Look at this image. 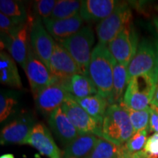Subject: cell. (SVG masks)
Here are the masks:
<instances>
[{
    "label": "cell",
    "mask_w": 158,
    "mask_h": 158,
    "mask_svg": "<svg viewBox=\"0 0 158 158\" xmlns=\"http://www.w3.org/2000/svg\"><path fill=\"white\" fill-rule=\"evenodd\" d=\"M117 62L107 45L99 43L92 50L88 69V77L97 88L99 94L109 102L113 94L114 67Z\"/></svg>",
    "instance_id": "cell-1"
},
{
    "label": "cell",
    "mask_w": 158,
    "mask_h": 158,
    "mask_svg": "<svg viewBox=\"0 0 158 158\" xmlns=\"http://www.w3.org/2000/svg\"><path fill=\"white\" fill-rule=\"evenodd\" d=\"M102 139L121 147L134 134L129 114L123 102L108 106L102 124Z\"/></svg>",
    "instance_id": "cell-2"
},
{
    "label": "cell",
    "mask_w": 158,
    "mask_h": 158,
    "mask_svg": "<svg viewBox=\"0 0 158 158\" xmlns=\"http://www.w3.org/2000/svg\"><path fill=\"white\" fill-rule=\"evenodd\" d=\"M157 84L158 75H140L130 79L123 98L125 107L136 110L149 108Z\"/></svg>",
    "instance_id": "cell-3"
},
{
    "label": "cell",
    "mask_w": 158,
    "mask_h": 158,
    "mask_svg": "<svg viewBox=\"0 0 158 158\" xmlns=\"http://www.w3.org/2000/svg\"><path fill=\"white\" fill-rule=\"evenodd\" d=\"M94 34L90 26L83 27L76 34L59 42L68 51L80 69L81 74L88 76V69L94 43Z\"/></svg>",
    "instance_id": "cell-4"
},
{
    "label": "cell",
    "mask_w": 158,
    "mask_h": 158,
    "mask_svg": "<svg viewBox=\"0 0 158 158\" xmlns=\"http://www.w3.org/2000/svg\"><path fill=\"white\" fill-rule=\"evenodd\" d=\"M131 10L126 3H119L109 16L100 21L96 27L99 43L107 45L130 23Z\"/></svg>",
    "instance_id": "cell-5"
},
{
    "label": "cell",
    "mask_w": 158,
    "mask_h": 158,
    "mask_svg": "<svg viewBox=\"0 0 158 158\" xmlns=\"http://www.w3.org/2000/svg\"><path fill=\"white\" fill-rule=\"evenodd\" d=\"M62 108L79 135H94L102 138L101 122L90 116L72 96L64 102Z\"/></svg>",
    "instance_id": "cell-6"
},
{
    "label": "cell",
    "mask_w": 158,
    "mask_h": 158,
    "mask_svg": "<svg viewBox=\"0 0 158 158\" xmlns=\"http://www.w3.org/2000/svg\"><path fill=\"white\" fill-rule=\"evenodd\" d=\"M128 82L133 77L144 74L158 75L157 52L156 45L148 40L138 44L135 56L127 66Z\"/></svg>",
    "instance_id": "cell-7"
},
{
    "label": "cell",
    "mask_w": 158,
    "mask_h": 158,
    "mask_svg": "<svg viewBox=\"0 0 158 158\" xmlns=\"http://www.w3.org/2000/svg\"><path fill=\"white\" fill-rule=\"evenodd\" d=\"M138 47V36L129 23L108 43V48L118 64L127 67Z\"/></svg>",
    "instance_id": "cell-8"
},
{
    "label": "cell",
    "mask_w": 158,
    "mask_h": 158,
    "mask_svg": "<svg viewBox=\"0 0 158 158\" xmlns=\"http://www.w3.org/2000/svg\"><path fill=\"white\" fill-rule=\"evenodd\" d=\"M23 70L28 78L34 98L43 89L58 79L51 74L46 65L37 58L30 45Z\"/></svg>",
    "instance_id": "cell-9"
},
{
    "label": "cell",
    "mask_w": 158,
    "mask_h": 158,
    "mask_svg": "<svg viewBox=\"0 0 158 158\" xmlns=\"http://www.w3.org/2000/svg\"><path fill=\"white\" fill-rule=\"evenodd\" d=\"M29 39L30 46L34 54L47 68H50V59L55 42L52 36L43 27L40 18L37 17L33 20L29 31Z\"/></svg>",
    "instance_id": "cell-10"
},
{
    "label": "cell",
    "mask_w": 158,
    "mask_h": 158,
    "mask_svg": "<svg viewBox=\"0 0 158 158\" xmlns=\"http://www.w3.org/2000/svg\"><path fill=\"white\" fill-rule=\"evenodd\" d=\"M64 81L57 80L43 89L35 97L37 109L43 114H51L70 98Z\"/></svg>",
    "instance_id": "cell-11"
},
{
    "label": "cell",
    "mask_w": 158,
    "mask_h": 158,
    "mask_svg": "<svg viewBox=\"0 0 158 158\" xmlns=\"http://www.w3.org/2000/svg\"><path fill=\"white\" fill-rule=\"evenodd\" d=\"M49 70L55 78L66 81L77 74H81L76 62L62 45L55 43L50 59Z\"/></svg>",
    "instance_id": "cell-12"
},
{
    "label": "cell",
    "mask_w": 158,
    "mask_h": 158,
    "mask_svg": "<svg viewBox=\"0 0 158 158\" xmlns=\"http://www.w3.org/2000/svg\"><path fill=\"white\" fill-rule=\"evenodd\" d=\"M31 19L27 23L14 35L6 38L1 39L2 46L6 48L10 56L23 69L28 56L29 46L28 45V31L31 27Z\"/></svg>",
    "instance_id": "cell-13"
},
{
    "label": "cell",
    "mask_w": 158,
    "mask_h": 158,
    "mask_svg": "<svg viewBox=\"0 0 158 158\" xmlns=\"http://www.w3.org/2000/svg\"><path fill=\"white\" fill-rule=\"evenodd\" d=\"M26 144L35 148L41 155L48 158H62L60 149L55 143L48 128L43 124H35Z\"/></svg>",
    "instance_id": "cell-14"
},
{
    "label": "cell",
    "mask_w": 158,
    "mask_h": 158,
    "mask_svg": "<svg viewBox=\"0 0 158 158\" xmlns=\"http://www.w3.org/2000/svg\"><path fill=\"white\" fill-rule=\"evenodd\" d=\"M45 29L58 42L76 34L82 28L84 20L80 14L66 19L55 20L51 18L42 20Z\"/></svg>",
    "instance_id": "cell-15"
},
{
    "label": "cell",
    "mask_w": 158,
    "mask_h": 158,
    "mask_svg": "<svg viewBox=\"0 0 158 158\" xmlns=\"http://www.w3.org/2000/svg\"><path fill=\"white\" fill-rule=\"evenodd\" d=\"M31 118H20L6 125L0 134L1 144H26L34 127Z\"/></svg>",
    "instance_id": "cell-16"
},
{
    "label": "cell",
    "mask_w": 158,
    "mask_h": 158,
    "mask_svg": "<svg viewBox=\"0 0 158 158\" xmlns=\"http://www.w3.org/2000/svg\"><path fill=\"white\" fill-rule=\"evenodd\" d=\"M119 3L114 0H84L79 14L84 21H101L109 16Z\"/></svg>",
    "instance_id": "cell-17"
},
{
    "label": "cell",
    "mask_w": 158,
    "mask_h": 158,
    "mask_svg": "<svg viewBox=\"0 0 158 158\" xmlns=\"http://www.w3.org/2000/svg\"><path fill=\"white\" fill-rule=\"evenodd\" d=\"M48 123L51 130L64 145L68 146L80 135L73 124L63 111L62 107L57 108L50 114Z\"/></svg>",
    "instance_id": "cell-18"
},
{
    "label": "cell",
    "mask_w": 158,
    "mask_h": 158,
    "mask_svg": "<svg viewBox=\"0 0 158 158\" xmlns=\"http://www.w3.org/2000/svg\"><path fill=\"white\" fill-rule=\"evenodd\" d=\"M99 138L94 135H78L66 146L63 152L64 158H84L95 147Z\"/></svg>",
    "instance_id": "cell-19"
},
{
    "label": "cell",
    "mask_w": 158,
    "mask_h": 158,
    "mask_svg": "<svg viewBox=\"0 0 158 158\" xmlns=\"http://www.w3.org/2000/svg\"><path fill=\"white\" fill-rule=\"evenodd\" d=\"M15 61L10 55L5 51L0 54V81L2 84L11 87L21 89L22 87L21 77L19 73Z\"/></svg>",
    "instance_id": "cell-20"
},
{
    "label": "cell",
    "mask_w": 158,
    "mask_h": 158,
    "mask_svg": "<svg viewBox=\"0 0 158 158\" xmlns=\"http://www.w3.org/2000/svg\"><path fill=\"white\" fill-rule=\"evenodd\" d=\"M64 82L69 93L75 98H84L98 94L92 80L84 75H75Z\"/></svg>",
    "instance_id": "cell-21"
},
{
    "label": "cell",
    "mask_w": 158,
    "mask_h": 158,
    "mask_svg": "<svg viewBox=\"0 0 158 158\" xmlns=\"http://www.w3.org/2000/svg\"><path fill=\"white\" fill-rule=\"evenodd\" d=\"M73 98L80 105L87 113L102 124L103 118L108 108L107 99L99 94H94L84 98Z\"/></svg>",
    "instance_id": "cell-22"
},
{
    "label": "cell",
    "mask_w": 158,
    "mask_h": 158,
    "mask_svg": "<svg viewBox=\"0 0 158 158\" xmlns=\"http://www.w3.org/2000/svg\"><path fill=\"white\" fill-rule=\"evenodd\" d=\"M0 11L18 25H24L27 19V10L21 2L14 0H1Z\"/></svg>",
    "instance_id": "cell-23"
},
{
    "label": "cell",
    "mask_w": 158,
    "mask_h": 158,
    "mask_svg": "<svg viewBox=\"0 0 158 158\" xmlns=\"http://www.w3.org/2000/svg\"><path fill=\"white\" fill-rule=\"evenodd\" d=\"M127 84H128L127 67L117 62L114 70L113 94L109 103L115 104L122 100Z\"/></svg>",
    "instance_id": "cell-24"
},
{
    "label": "cell",
    "mask_w": 158,
    "mask_h": 158,
    "mask_svg": "<svg viewBox=\"0 0 158 158\" xmlns=\"http://www.w3.org/2000/svg\"><path fill=\"white\" fill-rule=\"evenodd\" d=\"M81 1L76 0H59L56 1L51 19H66L79 14Z\"/></svg>",
    "instance_id": "cell-25"
},
{
    "label": "cell",
    "mask_w": 158,
    "mask_h": 158,
    "mask_svg": "<svg viewBox=\"0 0 158 158\" xmlns=\"http://www.w3.org/2000/svg\"><path fill=\"white\" fill-rule=\"evenodd\" d=\"M148 130L149 127L134 133L124 145L121 146V152L124 157H130L143 149L148 140Z\"/></svg>",
    "instance_id": "cell-26"
},
{
    "label": "cell",
    "mask_w": 158,
    "mask_h": 158,
    "mask_svg": "<svg viewBox=\"0 0 158 158\" xmlns=\"http://www.w3.org/2000/svg\"><path fill=\"white\" fill-rule=\"evenodd\" d=\"M119 154L120 147L99 138L94 149L84 158H118Z\"/></svg>",
    "instance_id": "cell-27"
},
{
    "label": "cell",
    "mask_w": 158,
    "mask_h": 158,
    "mask_svg": "<svg viewBox=\"0 0 158 158\" xmlns=\"http://www.w3.org/2000/svg\"><path fill=\"white\" fill-rule=\"evenodd\" d=\"M127 109L130 116V122L133 125L134 133L149 127L150 118L149 108L141 110H133L127 108Z\"/></svg>",
    "instance_id": "cell-28"
},
{
    "label": "cell",
    "mask_w": 158,
    "mask_h": 158,
    "mask_svg": "<svg viewBox=\"0 0 158 158\" xmlns=\"http://www.w3.org/2000/svg\"><path fill=\"white\" fill-rule=\"evenodd\" d=\"M124 158H158V133H154L148 138L141 151L133 154L130 157Z\"/></svg>",
    "instance_id": "cell-29"
},
{
    "label": "cell",
    "mask_w": 158,
    "mask_h": 158,
    "mask_svg": "<svg viewBox=\"0 0 158 158\" xmlns=\"http://www.w3.org/2000/svg\"><path fill=\"white\" fill-rule=\"evenodd\" d=\"M55 0H38L34 3V10L36 14L41 19H46L51 18L52 12L56 5Z\"/></svg>",
    "instance_id": "cell-30"
},
{
    "label": "cell",
    "mask_w": 158,
    "mask_h": 158,
    "mask_svg": "<svg viewBox=\"0 0 158 158\" xmlns=\"http://www.w3.org/2000/svg\"><path fill=\"white\" fill-rule=\"evenodd\" d=\"M23 26L16 24L10 18L6 16L3 13H0V29L2 39L12 36L16 33Z\"/></svg>",
    "instance_id": "cell-31"
},
{
    "label": "cell",
    "mask_w": 158,
    "mask_h": 158,
    "mask_svg": "<svg viewBox=\"0 0 158 158\" xmlns=\"http://www.w3.org/2000/svg\"><path fill=\"white\" fill-rule=\"evenodd\" d=\"M17 104L15 98L1 94L0 96V122H2L12 114L13 108Z\"/></svg>",
    "instance_id": "cell-32"
},
{
    "label": "cell",
    "mask_w": 158,
    "mask_h": 158,
    "mask_svg": "<svg viewBox=\"0 0 158 158\" xmlns=\"http://www.w3.org/2000/svg\"><path fill=\"white\" fill-rule=\"evenodd\" d=\"M149 112V130L155 133H158V108L152 105H150Z\"/></svg>",
    "instance_id": "cell-33"
},
{
    "label": "cell",
    "mask_w": 158,
    "mask_h": 158,
    "mask_svg": "<svg viewBox=\"0 0 158 158\" xmlns=\"http://www.w3.org/2000/svg\"><path fill=\"white\" fill-rule=\"evenodd\" d=\"M151 105L155 106H156V107L158 108V84L157 86V88H156V90H155V94H154L152 100Z\"/></svg>",
    "instance_id": "cell-34"
},
{
    "label": "cell",
    "mask_w": 158,
    "mask_h": 158,
    "mask_svg": "<svg viewBox=\"0 0 158 158\" xmlns=\"http://www.w3.org/2000/svg\"><path fill=\"white\" fill-rule=\"evenodd\" d=\"M0 158H15L13 155L12 154H5V155H2Z\"/></svg>",
    "instance_id": "cell-35"
},
{
    "label": "cell",
    "mask_w": 158,
    "mask_h": 158,
    "mask_svg": "<svg viewBox=\"0 0 158 158\" xmlns=\"http://www.w3.org/2000/svg\"><path fill=\"white\" fill-rule=\"evenodd\" d=\"M154 24H155V27H156V29H157V32H158V16L157 17H155V19H154Z\"/></svg>",
    "instance_id": "cell-36"
},
{
    "label": "cell",
    "mask_w": 158,
    "mask_h": 158,
    "mask_svg": "<svg viewBox=\"0 0 158 158\" xmlns=\"http://www.w3.org/2000/svg\"><path fill=\"white\" fill-rule=\"evenodd\" d=\"M156 48H157V68H158V42L156 43Z\"/></svg>",
    "instance_id": "cell-37"
},
{
    "label": "cell",
    "mask_w": 158,
    "mask_h": 158,
    "mask_svg": "<svg viewBox=\"0 0 158 158\" xmlns=\"http://www.w3.org/2000/svg\"><path fill=\"white\" fill-rule=\"evenodd\" d=\"M118 158H124L123 155H122V152H121V147H120V154H119V157H118Z\"/></svg>",
    "instance_id": "cell-38"
},
{
    "label": "cell",
    "mask_w": 158,
    "mask_h": 158,
    "mask_svg": "<svg viewBox=\"0 0 158 158\" xmlns=\"http://www.w3.org/2000/svg\"><path fill=\"white\" fill-rule=\"evenodd\" d=\"M157 10H158V7H157Z\"/></svg>",
    "instance_id": "cell-39"
}]
</instances>
